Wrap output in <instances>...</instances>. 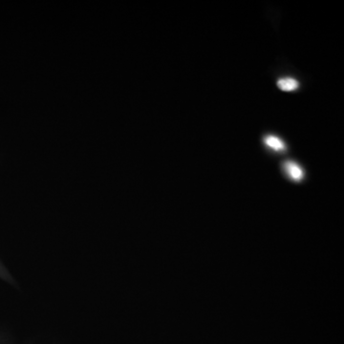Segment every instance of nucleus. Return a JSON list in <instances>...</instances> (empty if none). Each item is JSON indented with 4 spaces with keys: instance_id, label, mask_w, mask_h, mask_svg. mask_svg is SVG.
Segmentation results:
<instances>
[{
    "instance_id": "1",
    "label": "nucleus",
    "mask_w": 344,
    "mask_h": 344,
    "mask_svg": "<svg viewBox=\"0 0 344 344\" xmlns=\"http://www.w3.org/2000/svg\"><path fill=\"white\" fill-rule=\"evenodd\" d=\"M284 168H285V172L292 180L298 182V181H301L303 179L304 172L297 163L292 162V161H288L285 163Z\"/></svg>"
},
{
    "instance_id": "2",
    "label": "nucleus",
    "mask_w": 344,
    "mask_h": 344,
    "mask_svg": "<svg viewBox=\"0 0 344 344\" xmlns=\"http://www.w3.org/2000/svg\"><path fill=\"white\" fill-rule=\"evenodd\" d=\"M298 85H299L298 81L297 79L293 78H280L277 81V86L279 87V89H281L282 91H287V92L297 90L298 88Z\"/></svg>"
},
{
    "instance_id": "3",
    "label": "nucleus",
    "mask_w": 344,
    "mask_h": 344,
    "mask_svg": "<svg viewBox=\"0 0 344 344\" xmlns=\"http://www.w3.org/2000/svg\"><path fill=\"white\" fill-rule=\"evenodd\" d=\"M264 142L266 143L267 146H269L270 148H272L275 151H281V150H284L286 147L284 141H282L280 138L274 136V135L266 136L264 139Z\"/></svg>"
}]
</instances>
